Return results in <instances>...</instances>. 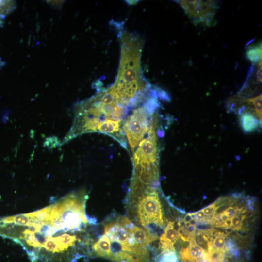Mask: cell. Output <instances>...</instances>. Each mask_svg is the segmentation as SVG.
<instances>
[{"label":"cell","mask_w":262,"mask_h":262,"mask_svg":"<svg viewBox=\"0 0 262 262\" xmlns=\"http://www.w3.org/2000/svg\"><path fill=\"white\" fill-rule=\"evenodd\" d=\"M113 86L78 103L69 131L60 145L85 133L99 132L117 139L123 132L129 108L118 101Z\"/></svg>","instance_id":"obj_1"},{"label":"cell","mask_w":262,"mask_h":262,"mask_svg":"<svg viewBox=\"0 0 262 262\" xmlns=\"http://www.w3.org/2000/svg\"><path fill=\"white\" fill-rule=\"evenodd\" d=\"M121 51L119 71L112 85L120 104L130 108L145 101L151 93L149 83L143 79L140 71L142 43L138 37L128 33L121 35Z\"/></svg>","instance_id":"obj_2"},{"label":"cell","mask_w":262,"mask_h":262,"mask_svg":"<svg viewBox=\"0 0 262 262\" xmlns=\"http://www.w3.org/2000/svg\"><path fill=\"white\" fill-rule=\"evenodd\" d=\"M88 196L84 190L73 192L52 204L49 223L65 231L81 232L88 220L85 213Z\"/></svg>","instance_id":"obj_3"},{"label":"cell","mask_w":262,"mask_h":262,"mask_svg":"<svg viewBox=\"0 0 262 262\" xmlns=\"http://www.w3.org/2000/svg\"><path fill=\"white\" fill-rule=\"evenodd\" d=\"M130 200L141 227L147 229L150 225L164 227L162 205L155 187L144 185L131 187Z\"/></svg>","instance_id":"obj_4"},{"label":"cell","mask_w":262,"mask_h":262,"mask_svg":"<svg viewBox=\"0 0 262 262\" xmlns=\"http://www.w3.org/2000/svg\"><path fill=\"white\" fill-rule=\"evenodd\" d=\"M153 114L144 104L133 110L126 119L124 131L132 152L149 129Z\"/></svg>","instance_id":"obj_5"},{"label":"cell","mask_w":262,"mask_h":262,"mask_svg":"<svg viewBox=\"0 0 262 262\" xmlns=\"http://www.w3.org/2000/svg\"><path fill=\"white\" fill-rule=\"evenodd\" d=\"M190 20L195 25L209 27L213 25L218 9L215 0H178Z\"/></svg>","instance_id":"obj_6"},{"label":"cell","mask_w":262,"mask_h":262,"mask_svg":"<svg viewBox=\"0 0 262 262\" xmlns=\"http://www.w3.org/2000/svg\"><path fill=\"white\" fill-rule=\"evenodd\" d=\"M179 237L178 231L174 228V223L167 222L164 232L159 238V249L161 254L175 251L174 244Z\"/></svg>","instance_id":"obj_7"},{"label":"cell","mask_w":262,"mask_h":262,"mask_svg":"<svg viewBox=\"0 0 262 262\" xmlns=\"http://www.w3.org/2000/svg\"><path fill=\"white\" fill-rule=\"evenodd\" d=\"M197 223L192 213H188L178 223L179 236L184 241L190 242L195 240Z\"/></svg>","instance_id":"obj_8"},{"label":"cell","mask_w":262,"mask_h":262,"mask_svg":"<svg viewBox=\"0 0 262 262\" xmlns=\"http://www.w3.org/2000/svg\"><path fill=\"white\" fill-rule=\"evenodd\" d=\"M206 252L195 240L189 242L186 248H182L179 252V257L182 262H202Z\"/></svg>","instance_id":"obj_9"},{"label":"cell","mask_w":262,"mask_h":262,"mask_svg":"<svg viewBox=\"0 0 262 262\" xmlns=\"http://www.w3.org/2000/svg\"><path fill=\"white\" fill-rule=\"evenodd\" d=\"M88 255L109 260L111 255V243L107 235L103 234L93 243L87 251Z\"/></svg>","instance_id":"obj_10"},{"label":"cell","mask_w":262,"mask_h":262,"mask_svg":"<svg viewBox=\"0 0 262 262\" xmlns=\"http://www.w3.org/2000/svg\"><path fill=\"white\" fill-rule=\"evenodd\" d=\"M239 122L242 129L245 133L253 132L260 125V121L256 115L247 111L240 113Z\"/></svg>","instance_id":"obj_11"},{"label":"cell","mask_w":262,"mask_h":262,"mask_svg":"<svg viewBox=\"0 0 262 262\" xmlns=\"http://www.w3.org/2000/svg\"><path fill=\"white\" fill-rule=\"evenodd\" d=\"M226 236L227 234L224 232L213 229L211 245L206 253L211 250L225 252Z\"/></svg>","instance_id":"obj_12"},{"label":"cell","mask_w":262,"mask_h":262,"mask_svg":"<svg viewBox=\"0 0 262 262\" xmlns=\"http://www.w3.org/2000/svg\"><path fill=\"white\" fill-rule=\"evenodd\" d=\"M246 56L253 64L262 61V42L249 46L246 50Z\"/></svg>","instance_id":"obj_13"},{"label":"cell","mask_w":262,"mask_h":262,"mask_svg":"<svg viewBox=\"0 0 262 262\" xmlns=\"http://www.w3.org/2000/svg\"><path fill=\"white\" fill-rule=\"evenodd\" d=\"M162 256L157 262H178V258L175 251H170L161 254Z\"/></svg>","instance_id":"obj_14"},{"label":"cell","mask_w":262,"mask_h":262,"mask_svg":"<svg viewBox=\"0 0 262 262\" xmlns=\"http://www.w3.org/2000/svg\"><path fill=\"white\" fill-rule=\"evenodd\" d=\"M127 1V2L128 3L130 4V5H134V4H136L138 2L137 0V1H135V0L129 1V0H128V1Z\"/></svg>","instance_id":"obj_15"},{"label":"cell","mask_w":262,"mask_h":262,"mask_svg":"<svg viewBox=\"0 0 262 262\" xmlns=\"http://www.w3.org/2000/svg\"><path fill=\"white\" fill-rule=\"evenodd\" d=\"M1 65H2V62L1 60H0V67L1 66Z\"/></svg>","instance_id":"obj_16"}]
</instances>
